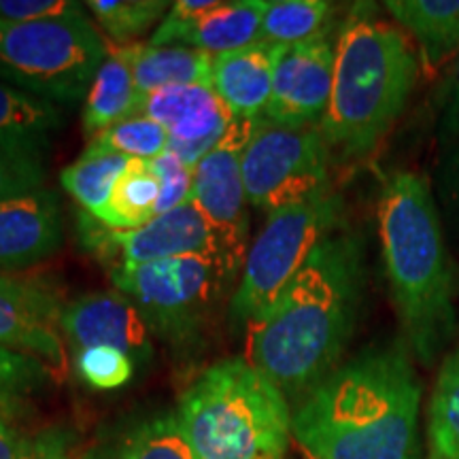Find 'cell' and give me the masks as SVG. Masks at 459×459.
Wrapping results in <instances>:
<instances>
[{
  "label": "cell",
  "instance_id": "1",
  "mask_svg": "<svg viewBox=\"0 0 459 459\" xmlns=\"http://www.w3.org/2000/svg\"><path fill=\"white\" fill-rule=\"evenodd\" d=\"M364 287V243L351 230H338L251 321L249 361L287 400H302L338 368L358 328Z\"/></svg>",
  "mask_w": 459,
  "mask_h": 459
},
{
  "label": "cell",
  "instance_id": "2",
  "mask_svg": "<svg viewBox=\"0 0 459 459\" xmlns=\"http://www.w3.org/2000/svg\"><path fill=\"white\" fill-rule=\"evenodd\" d=\"M421 394L404 338L375 344L298 402L291 436L308 459H421Z\"/></svg>",
  "mask_w": 459,
  "mask_h": 459
},
{
  "label": "cell",
  "instance_id": "3",
  "mask_svg": "<svg viewBox=\"0 0 459 459\" xmlns=\"http://www.w3.org/2000/svg\"><path fill=\"white\" fill-rule=\"evenodd\" d=\"M378 238L404 342L423 366H432L453 342L457 311L453 273L429 179L395 170L377 203Z\"/></svg>",
  "mask_w": 459,
  "mask_h": 459
},
{
  "label": "cell",
  "instance_id": "4",
  "mask_svg": "<svg viewBox=\"0 0 459 459\" xmlns=\"http://www.w3.org/2000/svg\"><path fill=\"white\" fill-rule=\"evenodd\" d=\"M419 79V51L400 26L355 7L336 37L334 85L321 134L330 152L364 158L409 107Z\"/></svg>",
  "mask_w": 459,
  "mask_h": 459
},
{
  "label": "cell",
  "instance_id": "5",
  "mask_svg": "<svg viewBox=\"0 0 459 459\" xmlns=\"http://www.w3.org/2000/svg\"><path fill=\"white\" fill-rule=\"evenodd\" d=\"M177 417L196 459H285L290 449V400L245 358L206 368Z\"/></svg>",
  "mask_w": 459,
  "mask_h": 459
},
{
  "label": "cell",
  "instance_id": "6",
  "mask_svg": "<svg viewBox=\"0 0 459 459\" xmlns=\"http://www.w3.org/2000/svg\"><path fill=\"white\" fill-rule=\"evenodd\" d=\"M342 220L344 203L334 189L268 213L232 291L228 308L232 328H249L268 311L317 247L341 230Z\"/></svg>",
  "mask_w": 459,
  "mask_h": 459
},
{
  "label": "cell",
  "instance_id": "7",
  "mask_svg": "<svg viewBox=\"0 0 459 459\" xmlns=\"http://www.w3.org/2000/svg\"><path fill=\"white\" fill-rule=\"evenodd\" d=\"M107 56V45L88 17L0 22V82L54 105H74L88 96Z\"/></svg>",
  "mask_w": 459,
  "mask_h": 459
},
{
  "label": "cell",
  "instance_id": "8",
  "mask_svg": "<svg viewBox=\"0 0 459 459\" xmlns=\"http://www.w3.org/2000/svg\"><path fill=\"white\" fill-rule=\"evenodd\" d=\"M115 290L139 308L145 324L175 347L196 342L237 274L217 251L189 254L111 273Z\"/></svg>",
  "mask_w": 459,
  "mask_h": 459
},
{
  "label": "cell",
  "instance_id": "9",
  "mask_svg": "<svg viewBox=\"0 0 459 459\" xmlns=\"http://www.w3.org/2000/svg\"><path fill=\"white\" fill-rule=\"evenodd\" d=\"M332 152L317 126H283L257 119L243 153L249 204L274 213L330 192Z\"/></svg>",
  "mask_w": 459,
  "mask_h": 459
},
{
  "label": "cell",
  "instance_id": "10",
  "mask_svg": "<svg viewBox=\"0 0 459 459\" xmlns=\"http://www.w3.org/2000/svg\"><path fill=\"white\" fill-rule=\"evenodd\" d=\"M77 234L82 247L105 271L119 273L170 257L217 251L213 230L189 200L134 230H115L79 211Z\"/></svg>",
  "mask_w": 459,
  "mask_h": 459
},
{
  "label": "cell",
  "instance_id": "11",
  "mask_svg": "<svg viewBox=\"0 0 459 459\" xmlns=\"http://www.w3.org/2000/svg\"><path fill=\"white\" fill-rule=\"evenodd\" d=\"M257 119H232L226 136L194 169L192 203L213 230L217 249L240 279L249 254V215L243 153Z\"/></svg>",
  "mask_w": 459,
  "mask_h": 459
},
{
  "label": "cell",
  "instance_id": "12",
  "mask_svg": "<svg viewBox=\"0 0 459 459\" xmlns=\"http://www.w3.org/2000/svg\"><path fill=\"white\" fill-rule=\"evenodd\" d=\"M336 43L321 34L307 43L279 45L273 94L264 117L283 126H321L334 85Z\"/></svg>",
  "mask_w": 459,
  "mask_h": 459
},
{
  "label": "cell",
  "instance_id": "13",
  "mask_svg": "<svg viewBox=\"0 0 459 459\" xmlns=\"http://www.w3.org/2000/svg\"><path fill=\"white\" fill-rule=\"evenodd\" d=\"M136 115H147L169 132V152L189 169L220 143L232 115L209 85H170L139 102Z\"/></svg>",
  "mask_w": 459,
  "mask_h": 459
},
{
  "label": "cell",
  "instance_id": "14",
  "mask_svg": "<svg viewBox=\"0 0 459 459\" xmlns=\"http://www.w3.org/2000/svg\"><path fill=\"white\" fill-rule=\"evenodd\" d=\"M62 332L74 351L111 347L130 355L134 364H145L153 355L152 330L122 291H96L68 302Z\"/></svg>",
  "mask_w": 459,
  "mask_h": 459
},
{
  "label": "cell",
  "instance_id": "15",
  "mask_svg": "<svg viewBox=\"0 0 459 459\" xmlns=\"http://www.w3.org/2000/svg\"><path fill=\"white\" fill-rule=\"evenodd\" d=\"M62 311L48 287L0 274V344L34 355L45 364L65 366L62 347Z\"/></svg>",
  "mask_w": 459,
  "mask_h": 459
},
{
  "label": "cell",
  "instance_id": "16",
  "mask_svg": "<svg viewBox=\"0 0 459 459\" xmlns=\"http://www.w3.org/2000/svg\"><path fill=\"white\" fill-rule=\"evenodd\" d=\"M60 200L39 187L0 200V268L22 271L48 260L62 245Z\"/></svg>",
  "mask_w": 459,
  "mask_h": 459
},
{
  "label": "cell",
  "instance_id": "17",
  "mask_svg": "<svg viewBox=\"0 0 459 459\" xmlns=\"http://www.w3.org/2000/svg\"><path fill=\"white\" fill-rule=\"evenodd\" d=\"M279 45L257 41L215 56L213 91L237 119H260L273 94L274 57Z\"/></svg>",
  "mask_w": 459,
  "mask_h": 459
},
{
  "label": "cell",
  "instance_id": "18",
  "mask_svg": "<svg viewBox=\"0 0 459 459\" xmlns=\"http://www.w3.org/2000/svg\"><path fill=\"white\" fill-rule=\"evenodd\" d=\"M130 65L141 99L170 85L213 88L215 56L186 45H124L115 49Z\"/></svg>",
  "mask_w": 459,
  "mask_h": 459
},
{
  "label": "cell",
  "instance_id": "19",
  "mask_svg": "<svg viewBox=\"0 0 459 459\" xmlns=\"http://www.w3.org/2000/svg\"><path fill=\"white\" fill-rule=\"evenodd\" d=\"M62 128L60 107L0 82V153L43 160Z\"/></svg>",
  "mask_w": 459,
  "mask_h": 459
},
{
  "label": "cell",
  "instance_id": "20",
  "mask_svg": "<svg viewBox=\"0 0 459 459\" xmlns=\"http://www.w3.org/2000/svg\"><path fill=\"white\" fill-rule=\"evenodd\" d=\"M385 9L419 48L428 73L459 51V0H389Z\"/></svg>",
  "mask_w": 459,
  "mask_h": 459
},
{
  "label": "cell",
  "instance_id": "21",
  "mask_svg": "<svg viewBox=\"0 0 459 459\" xmlns=\"http://www.w3.org/2000/svg\"><path fill=\"white\" fill-rule=\"evenodd\" d=\"M266 9L268 0H217L215 7L183 34L179 45L211 56L243 49L260 41Z\"/></svg>",
  "mask_w": 459,
  "mask_h": 459
},
{
  "label": "cell",
  "instance_id": "22",
  "mask_svg": "<svg viewBox=\"0 0 459 459\" xmlns=\"http://www.w3.org/2000/svg\"><path fill=\"white\" fill-rule=\"evenodd\" d=\"M141 96L136 91L130 65L117 51H111L102 62L88 96H85L82 126L88 139H96L100 132L124 122L139 111Z\"/></svg>",
  "mask_w": 459,
  "mask_h": 459
},
{
  "label": "cell",
  "instance_id": "23",
  "mask_svg": "<svg viewBox=\"0 0 459 459\" xmlns=\"http://www.w3.org/2000/svg\"><path fill=\"white\" fill-rule=\"evenodd\" d=\"M160 200V179L147 160H130L117 183L111 198L100 211L99 220L115 230H134L145 226L156 217Z\"/></svg>",
  "mask_w": 459,
  "mask_h": 459
},
{
  "label": "cell",
  "instance_id": "24",
  "mask_svg": "<svg viewBox=\"0 0 459 459\" xmlns=\"http://www.w3.org/2000/svg\"><path fill=\"white\" fill-rule=\"evenodd\" d=\"M128 164L130 158L88 145L82 156L60 172V183L82 211L99 217Z\"/></svg>",
  "mask_w": 459,
  "mask_h": 459
},
{
  "label": "cell",
  "instance_id": "25",
  "mask_svg": "<svg viewBox=\"0 0 459 459\" xmlns=\"http://www.w3.org/2000/svg\"><path fill=\"white\" fill-rule=\"evenodd\" d=\"M428 459H459V344L446 355L428 406Z\"/></svg>",
  "mask_w": 459,
  "mask_h": 459
},
{
  "label": "cell",
  "instance_id": "26",
  "mask_svg": "<svg viewBox=\"0 0 459 459\" xmlns=\"http://www.w3.org/2000/svg\"><path fill=\"white\" fill-rule=\"evenodd\" d=\"M325 0H273L262 20L260 41L271 45L307 43L325 34L332 15Z\"/></svg>",
  "mask_w": 459,
  "mask_h": 459
},
{
  "label": "cell",
  "instance_id": "27",
  "mask_svg": "<svg viewBox=\"0 0 459 459\" xmlns=\"http://www.w3.org/2000/svg\"><path fill=\"white\" fill-rule=\"evenodd\" d=\"M113 459H196L177 412L145 419L126 434Z\"/></svg>",
  "mask_w": 459,
  "mask_h": 459
},
{
  "label": "cell",
  "instance_id": "28",
  "mask_svg": "<svg viewBox=\"0 0 459 459\" xmlns=\"http://www.w3.org/2000/svg\"><path fill=\"white\" fill-rule=\"evenodd\" d=\"M85 7L94 15L96 24L124 48L143 37L170 4L164 0H90Z\"/></svg>",
  "mask_w": 459,
  "mask_h": 459
},
{
  "label": "cell",
  "instance_id": "29",
  "mask_svg": "<svg viewBox=\"0 0 459 459\" xmlns=\"http://www.w3.org/2000/svg\"><path fill=\"white\" fill-rule=\"evenodd\" d=\"M90 147L130 160H156L169 152V132L147 115H132L90 141Z\"/></svg>",
  "mask_w": 459,
  "mask_h": 459
},
{
  "label": "cell",
  "instance_id": "30",
  "mask_svg": "<svg viewBox=\"0 0 459 459\" xmlns=\"http://www.w3.org/2000/svg\"><path fill=\"white\" fill-rule=\"evenodd\" d=\"M49 378V366L34 355L0 344V409H17L20 402L41 389Z\"/></svg>",
  "mask_w": 459,
  "mask_h": 459
},
{
  "label": "cell",
  "instance_id": "31",
  "mask_svg": "<svg viewBox=\"0 0 459 459\" xmlns=\"http://www.w3.org/2000/svg\"><path fill=\"white\" fill-rule=\"evenodd\" d=\"M74 368L85 385L99 392H111L128 385L134 377V359L119 349L90 347L74 355Z\"/></svg>",
  "mask_w": 459,
  "mask_h": 459
},
{
  "label": "cell",
  "instance_id": "32",
  "mask_svg": "<svg viewBox=\"0 0 459 459\" xmlns=\"http://www.w3.org/2000/svg\"><path fill=\"white\" fill-rule=\"evenodd\" d=\"M153 170L160 179V200L156 206V217L169 213L172 209L187 204L192 200L194 189V169L183 164L172 152H164L162 156L152 160Z\"/></svg>",
  "mask_w": 459,
  "mask_h": 459
},
{
  "label": "cell",
  "instance_id": "33",
  "mask_svg": "<svg viewBox=\"0 0 459 459\" xmlns=\"http://www.w3.org/2000/svg\"><path fill=\"white\" fill-rule=\"evenodd\" d=\"M54 20H85L83 4L73 0H0V22L7 24Z\"/></svg>",
  "mask_w": 459,
  "mask_h": 459
},
{
  "label": "cell",
  "instance_id": "34",
  "mask_svg": "<svg viewBox=\"0 0 459 459\" xmlns=\"http://www.w3.org/2000/svg\"><path fill=\"white\" fill-rule=\"evenodd\" d=\"M45 177L43 160L0 153V200L45 187Z\"/></svg>",
  "mask_w": 459,
  "mask_h": 459
},
{
  "label": "cell",
  "instance_id": "35",
  "mask_svg": "<svg viewBox=\"0 0 459 459\" xmlns=\"http://www.w3.org/2000/svg\"><path fill=\"white\" fill-rule=\"evenodd\" d=\"M217 4V0H177L170 4L169 13L153 32L152 45H179L181 37L203 17L206 11H211Z\"/></svg>",
  "mask_w": 459,
  "mask_h": 459
},
{
  "label": "cell",
  "instance_id": "36",
  "mask_svg": "<svg viewBox=\"0 0 459 459\" xmlns=\"http://www.w3.org/2000/svg\"><path fill=\"white\" fill-rule=\"evenodd\" d=\"M20 459H71V443L62 429H43L30 436Z\"/></svg>",
  "mask_w": 459,
  "mask_h": 459
},
{
  "label": "cell",
  "instance_id": "37",
  "mask_svg": "<svg viewBox=\"0 0 459 459\" xmlns=\"http://www.w3.org/2000/svg\"><path fill=\"white\" fill-rule=\"evenodd\" d=\"M440 134L445 141L459 139V60L449 74L443 90V107H440Z\"/></svg>",
  "mask_w": 459,
  "mask_h": 459
},
{
  "label": "cell",
  "instance_id": "38",
  "mask_svg": "<svg viewBox=\"0 0 459 459\" xmlns=\"http://www.w3.org/2000/svg\"><path fill=\"white\" fill-rule=\"evenodd\" d=\"M13 409H0V459H20L30 436L15 423Z\"/></svg>",
  "mask_w": 459,
  "mask_h": 459
},
{
  "label": "cell",
  "instance_id": "39",
  "mask_svg": "<svg viewBox=\"0 0 459 459\" xmlns=\"http://www.w3.org/2000/svg\"><path fill=\"white\" fill-rule=\"evenodd\" d=\"M443 194L453 213L459 217V139L455 143H451L449 158H446L445 162Z\"/></svg>",
  "mask_w": 459,
  "mask_h": 459
}]
</instances>
